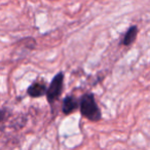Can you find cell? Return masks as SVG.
Returning a JSON list of instances; mask_svg holds the SVG:
<instances>
[{"label": "cell", "mask_w": 150, "mask_h": 150, "mask_svg": "<svg viewBox=\"0 0 150 150\" xmlns=\"http://www.w3.org/2000/svg\"><path fill=\"white\" fill-rule=\"evenodd\" d=\"M79 110L84 118L93 122H98L102 118V113L92 93H86L81 96L79 100Z\"/></svg>", "instance_id": "obj_1"}, {"label": "cell", "mask_w": 150, "mask_h": 150, "mask_svg": "<svg viewBox=\"0 0 150 150\" xmlns=\"http://www.w3.org/2000/svg\"><path fill=\"white\" fill-rule=\"evenodd\" d=\"M64 73L63 72H58L54 77L52 78V80L50 81V86L46 91V100L50 104L54 103L59 99V97L61 96L63 92V88H64Z\"/></svg>", "instance_id": "obj_2"}, {"label": "cell", "mask_w": 150, "mask_h": 150, "mask_svg": "<svg viewBox=\"0 0 150 150\" xmlns=\"http://www.w3.org/2000/svg\"><path fill=\"white\" fill-rule=\"evenodd\" d=\"M46 91H47V86L45 84V81L44 80H36L28 88L27 94L31 98H40L46 94Z\"/></svg>", "instance_id": "obj_3"}, {"label": "cell", "mask_w": 150, "mask_h": 150, "mask_svg": "<svg viewBox=\"0 0 150 150\" xmlns=\"http://www.w3.org/2000/svg\"><path fill=\"white\" fill-rule=\"evenodd\" d=\"M79 108V101L73 96H67L64 98L62 103V112L65 115L72 114L74 111Z\"/></svg>", "instance_id": "obj_4"}, {"label": "cell", "mask_w": 150, "mask_h": 150, "mask_svg": "<svg viewBox=\"0 0 150 150\" xmlns=\"http://www.w3.org/2000/svg\"><path fill=\"white\" fill-rule=\"evenodd\" d=\"M138 33H139V28L136 25H132L125 31V33L123 34L122 38L120 40V45H125V46L132 45L136 41V39H137Z\"/></svg>", "instance_id": "obj_5"}, {"label": "cell", "mask_w": 150, "mask_h": 150, "mask_svg": "<svg viewBox=\"0 0 150 150\" xmlns=\"http://www.w3.org/2000/svg\"><path fill=\"white\" fill-rule=\"evenodd\" d=\"M11 109L6 108V107H4V108H0V123L4 122V121L11 116Z\"/></svg>", "instance_id": "obj_6"}]
</instances>
